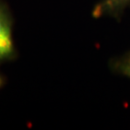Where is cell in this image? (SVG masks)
Here are the masks:
<instances>
[{"instance_id": "3", "label": "cell", "mask_w": 130, "mask_h": 130, "mask_svg": "<svg viewBox=\"0 0 130 130\" xmlns=\"http://www.w3.org/2000/svg\"><path fill=\"white\" fill-rule=\"evenodd\" d=\"M109 68L115 74L130 79V51L111 59L109 62Z\"/></svg>"}, {"instance_id": "4", "label": "cell", "mask_w": 130, "mask_h": 130, "mask_svg": "<svg viewBox=\"0 0 130 130\" xmlns=\"http://www.w3.org/2000/svg\"><path fill=\"white\" fill-rule=\"evenodd\" d=\"M7 83V78H6V76L4 74H2L1 73V71H0V90L4 87L5 85Z\"/></svg>"}, {"instance_id": "1", "label": "cell", "mask_w": 130, "mask_h": 130, "mask_svg": "<svg viewBox=\"0 0 130 130\" xmlns=\"http://www.w3.org/2000/svg\"><path fill=\"white\" fill-rule=\"evenodd\" d=\"M14 19L10 6L0 0V66L17 60L19 51L14 38Z\"/></svg>"}, {"instance_id": "2", "label": "cell", "mask_w": 130, "mask_h": 130, "mask_svg": "<svg viewBox=\"0 0 130 130\" xmlns=\"http://www.w3.org/2000/svg\"><path fill=\"white\" fill-rule=\"evenodd\" d=\"M130 6V0H100L93 7L92 15L94 19L110 17L120 19Z\"/></svg>"}]
</instances>
